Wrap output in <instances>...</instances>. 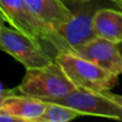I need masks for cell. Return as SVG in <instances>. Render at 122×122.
<instances>
[{
    "label": "cell",
    "mask_w": 122,
    "mask_h": 122,
    "mask_svg": "<svg viewBox=\"0 0 122 122\" xmlns=\"http://www.w3.org/2000/svg\"><path fill=\"white\" fill-rule=\"evenodd\" d=\"M30 10L51 30L56 31L73 13L61 0H24Z\"/></svg>",
    "instance_id": "cell-9"
},
{
    "label": "cell",
    "mask_w": 122,
    "mask_h": 122,
    "mask_svg": "<svg viewBox=\"0 0 122 122\" xmlns=\"http://www.w3.org/2000/svg\"><path fill=\"white\" fill-rule=\"evenodd\" d=\"M17 87L20 93L45 102L58 100L76 89L55 60L40 68L26 70Z\"/></svg>",
    "instance_id": "cell-1"
},
{
    "label": "cell",
    "mask_w": 122,
    "mask_h": 122,
    "mask_svg": "<svg viewBox=\"0 0 122 122\" xmlns=\"http://www.w3.org/2000/svg\"><path fill=\"white\" fill-rule=\"evenodd\" d=\"M117 46H118V49H119V51H120V53H121V55H122V42L118 43V44H117Z\"/></svg>",
    "instance_id": "cell-16"
},
{
    "label": "cell",
    "mask_w": 122,
    "mask_h": 122,
    "mask_svg": "<svg viewBox=\"0 0 122 122\" xmlns=\"http://www.w3.org/2000/svg\"><path fill=\"white\" fill-rule=\"evenodd\" d=\"M93 13L94 11L92 12L90 9L73 13L71 18L56 30L67 46L69 52L75 53L78 48L96 37L92 27Z\"/></svg>",
    "instance_id": "cell-7"
},
{
    "label": "cell",
    "mask_w": 122,
    "mask_h": 122,
    "mask_svg": "<svg viewBox=\"0 0 122 122\" xmlns=\"http://www.w3.org/2000/svg\"><path fill=\"white\" fill-rule=\"evenodd\" d=\"M54 60L76 88L104 92L111 91L118 82V75L72 52H58Z\"/></svg>",
    "instance_id": "cell-3"
},
{
    "label": "cell",
    "mask_w": 122,
    "mask_h": 122,
    "mask_svg": "<svg viewBox=\"0 0 122 122\" xmlns=\"http://www.w3.org/2000/svg\"><path fill=\"white\" fill-rule=\"evenodd\" d=\"M113 3H114L118 8H120V9L122 10V0H114Z\"/></svg>",
    "instance_id": "cell-15"
},
{
    "label": "cell",
    "mask_w": 122,
    "mask_h": 122,
    "mask_svg": "<svg viewBox=\"0 0 122 122\" xmlns=\"http://www.w3.org/2000/svg\"><path fill=\"white\" fill-rule=\"evenodd\" d=\"M47 103L41 99L18 93L0 100V111L10 113L23 122H36L43 114Z\"/></svg>",
    "instance_id": "cell-8"
},
{
    "label": "cell",
    "mask_w": 122,
    "mask_h": 122,
    "mask_svg": "<svg viewBox=\"0 0 122 122\" xmlns=\"http://www.w3.org/2000/svg\"><path fill=\"white\" fill-rule=\"evenodd\" d=\"M46 103V109L36 122H68L82 116L79 112L66 105L54 102Z\"/></svg>",
    "instance_id": "cell-11"
},
{
    "label": "cell",
    "mask_w": 122,
    "mask_h": 122,
    "mask_svg": "<svg viewBox=\"0 0 122 122\" xmlns=\"http://www.w3.org/2000/svg\"><path fill=\"white\" fill-rule=\"evenodd\" d=\"M0 48L22 64L26 70L43 67L54 60L42 43L13 28L5 26L3 20L0 27Z\"/></svg>",
    "instance_id": "cell-4"
},
{
    "label": "cell",
    "mask_w": 122,
    "mask_h": 122,
    "mask_svg": "<svg viewBox=\"0 0 122 122\" xmlns=\"http://www.w3.org/2000/svg\"><path fill=\"white\" fill-rule=\"evenodd\" d=\"M53 102L72 108L82 115L122 120V110L104 92L76 88L64 97Z\"/></svg>",
    "instance_id": "cell-5"
},
{
    "label": "cell",
    "mask_w": 122,
    "mask_h": 122,
    "mask_svg": "<svg viewBox=\"0 0 122 122\" xmlns=\"http://www.w3.org/2000/svg\"><path fill=\"white\" fill-rule=\"evenodd\" d=\"M110 1H112V2H113V1H114V0H110Z\"/></svg>",
    "instance_id": "cell-17"
},
{
    "label": "cell",
    "mask_w": 122,
    "mask_h": 122,
    "mask_svg": "<svg viewBox=\"0 0 122 122\" xmlns=\"http://www.w3.org/2000/svg\"><path fill=\"white\" fill-rule=\"evenodd\" d=\"M104 93H105V94H106L110 99H112L114 103H116V104H117V106L122 110V95L112 93V92H111L110 91L104 92Z\"/></svg>",
    "instance_id": "cell-13"
},
{
    "label": "cell",
    "mask_w": 122,
    "mask_h": 122,
    "mask_svg": "<svg viewBox=\"0 0 122 122\" xmlns=\"http://www.w3.org/2000/svg\"><path fill=\"white\" fill-rule=\"evenodd\" d=\"M75 54L113 74H122V55L117 44L113 42L96 36L78 48Z\"/></svg>",
    "instance_id": "cell-6"
},
{
    "label": "cell",
    "mask_w": 122,
    "mask_h": 122,
    "mask_svg": "<svg viewBox=\"0 0 122 122\" xmlns=\"http://www.w3.org/2000/svg\"><path fill=\"white\" fill-rule=\"evenodd\" d=\"M0 121L1 122H23L20 118L1 111H0Z\"/></svg>",
    "instance_id": "cell-12"
},
{
    "label": "cell",
    "mask_w": 122,
    "mask_h": 122,
    "mask_svg": "<svg viewBox=\"0 0 122 122\" xmlns=\"http://www.w3.org/2000/svg\"><path fill=\"white\" fill-rule=\"evenodd\" d=\"M0 11L3 21L13 29L23 32L37 42L48 43L58 52L69 50L56 31L51 30L28 7L24 0H0Z\"/></svg>",
    "instance_id": "cell-2"
},
{
    "label": "cell",
    "mask_w": 122,
    "mask_h": 122,
    "mask_svg": "<svg viewBox=\"0 0 122 122\" xmlns=\"http://www.w3.org/2000/svg\"><path fill=\"white\" fill-rule=\"evenodd\" d=\"M64 3H70V4H85L87 2H90L91 0H61Z\"/></svg>",
    "instance_id": "cell-14"
},
{
    "label": "cell",
    "mask_w": 122,
    "mask_h": 122,
    "mask_svg": "<svg viewBox=\"0 0 122 122\" xmlns=\"http://www.w3.org/2000/svg\"><path fill=\"white\" fill-rule=\"evenodd\" d=\"M92 27L96 36L118 44L122 42V11L102 8L92 15Z\"/></svg>",
    "instance_id": "cell-10"
}]
</instances>
